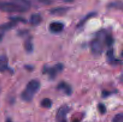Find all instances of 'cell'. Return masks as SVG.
Instances as JSON below:
<instances>
[{
	"label": "cell",
	"instance_id": "cell-1",
	"mask_svg": "<svg viewBox=\"0 0 123 122\" xmlns=\"http://www.w3.org/2000/svg\"><path fill=\"white\" fill-rule=\"evenodd\" d=\"M40 83L37 80H32L29 81L26 87L21 93V98L26 102H30L32 100L35 94L40 89Z\"/></svg>",
	"mask_w": 123,
	"mask_h": 122
},
{
	"label": "cell",
	"instance_id": "cell-2",
	"mask_svg": "<svg viewBox=\"0 0 123 122\" xmlns=\"http://www.w3.org/2000/svg\"><path fill=\"white\" fill-rule=\"evenodd\" d=\"M107 33L104 31L98 33L97 38L92 41L91 43V49L92 53L96 55H99L103 50V43Z\"/></svg>",
	"mask_w": 123,
	"mask_h": 122
},
{
	"label": "cell",
	"instance_id": "cell-3",
	"mask_svg": "<svg viewBox=\"0 0 123 122\" xmlns=\"http://www.w3.org/2000/svg\"><path fill=\"white\" fill-rule=\"evenodd\" d=\"M0 10L7 13H22L25 11L13 1H0Z\"/></svg>",
	"mask_w": 123,
	"mask_h": 122
},
{
	"label": "cell",
	"instance_id": "cell-4",
	"mask_svg": "<svg viewBox=\"0 0 123 122\" xmlns=\"http://www.w3.org/2000/svg\"><path fill=\"white\" fill-rule=\"evenodd\" d=\"M70 108L67 105L61 106L58 110L56 116V120L57 122H67V116L69 112Z\"/></svg>",
	"mask_w": 123,
	"mask_h": 122
},
{
	"label": "cell",
	"instance_id": "cell-5",
	"mask_svg": "<svg viewBox=\"0 0 123 122\" xmlns=\"http://www.w3.org/2000/svg\"><path fill=\"white\" fill-rule=\"evenodd\" d=\"M63 69V65L61 63L55 65L54 67L49 68V67H46L44 69V72L48 74L52 79L55 78L58 74Z\"/></svg>",
	"mask_w": 123,
	"mask_h": 122
},
{
	"label": "cell",
	"instance_id": "cell-6",
	"mask_svg": "<svg viewBox=\"0 0 123 122\" xmlns=\"http://www.w3.org/2000/svg\"><path fill=\"white\" fill-rule=\"evenodd\" d=\"M64 25L62 23L59 22H52L49 25V30L52 33H60L63 30Z\"/></svg>",
	"mask_w": 123,
	"mask_h": 122
},
{
	"label": "cell",
	"instance_id": "cell-7",
	"mask_svg": "<svg viewBox=\"0 0 123 122\" xmlns=\"http://www.w3.org/2000/svg\"><path fill=\"white\" fill-rule=\"evenodd\" d=\"M58 89L62 91L67 95H70L72 93V89L68 84L65 82H61L58 85Z\"/></svg>",
	"mask_w": 123,
	"mask_h": 122
},
{
	"label": "cell",
	"instance_id": "cell-8",
	"mask_svg": "<svg viewBox=\"0 0 123 122\" xmlns=\"http://www.w3.org/2000/svg\"><path fill=\"white\" fill-rule=\"evenodd\" d=\"M12 1L20 6L25 11L28 10L31 7V2L30 0H12Z\"/></svg>",
	"mask_w": 123,
	"mask_h": 122
},
{
	"label": "cell",
	"instance_id": "cell-9",
	"mask_svg": "<svg viewBox=\"0 0 123 122\" xmlns=\"http://www.w3.org/2000/svg\"><path fill=\"white\" fill-rule=\"evenodd\" d=\"M8 59L6 55H0V72L6 71L8 68Z\"/></svg>",
	"mask_w": 123,
	"mask_h": 122
},
{
	"label": "cell",
	"instance_id": "cell-10",
	"mask_svg": "<svg viewBox=\"0 0 123 122\" xmlns=\"http://www.w3.org/2000/svg\"><path fill=\"white\" fill-rule=\"evenodd\" d=\"M42 20V17L40 14L35 13V14H32L30 17V23L33 26H37L39 25Z\"/></svg>",
	"mask_w": 123,
	"mask_h": 122
},
{
	"label": "cell",
	"instance_id": "cell-11",
	"mask_svg": "<svg viewBox=\"0 0 123 122\" xmlns=\"http://www.w3.org/2000/svg\"><path fill=\"white\" fill-rule=\"evenodd\" d=\"M68 8L67 7H57L50 10V13L54 15H62L68 11Z\"/></svg>",
	"mask_w": 123,
	"mask_h": 122
},
{
	"label": "cell",
	"instance_id": "cell-12",
	"mask_svg": "<svg viewBox=\"0 0 123 122\" xmlns=\"http://www.w3.org/2000/svg\"><path fill=\"white\" fill-rule=\"evenodd\" d=\"M24 47L28 53L32 52L33 50V43L31 38H29L25 40L24 43Z\"/></svg>",
	"mask_w": 123,
	"mask_h": 122
},
{
	"label": "cell",
	"instance_id": "cell-13",
	"mask_svg": "<svg viewBox=\"0 0 123 122\" xmlns=\"http://www.w3.org/2000/svg\"><path fill=\"white\" fill-rule=\"evenodd\" d=\"M107 58H108V62L111 64H114L115 63L117 62V61L115 59L114 54V50L112 49H109L107 52Z\"/></svg>",
	"mask_w": 123,
	"mask_h": 122
},
{
	"label": "cell",
	"instance_id": "cell-14",
	"mask_svg": "<svg viewBox=\"0 0 123 122\" xmlns=\"http://www.w3.org/2000/svg\"><path fill=\"white\" fill-rule=\"evenodd\" d=\"M52 100L49 98H44L41 102V105L42 107L45 108H50L52 106Z\"/></svg>",
	"mask_w": 123,
	"mask_h": 122
},
{
	"label": "cell",
	"instance_id": "cell-15",
	"mask_svg": "<svg viewBox=\"0 0 123 122\" xmlns=\"http://www.w3.org/2000/svg\"><path fill=\"white\" fill-rule=\"evenodd\" d=\"M112 122H123V114L122 112L115 115L112 118Z\"/></svg>",
	"mask_w": 123,
	"mask_h": 122
},
{
	"label": "cell",
	"instance_id": "cell-16",
	"mask_svg": "<svg viewBox=\"0 0 123 122\" xmlns=\"http://www.w3.org/2000/svg\"><path fill=\"white\" fill-rule=\"evenodd\" d=\"M94 15V13H90V14H88V15L86 16V17L84 18V19H82V20L81 21H80V22H79V26H82V25H84V23H85V22H86V20H88V19H90V17H91L93 16Z\"/></svg>",
	"mask_w": 123,
	"mask_h": 122
},
{
	"label": "cell",
	"instance_id": "cell-17",
	"mask_svg": "<svg viewBox=\"0 0 123 122\" xmlns=\"http://www.w3.org/2000/svg\"><path fill=\"white\" fill-rule=\"evenodd\" d=\"M98 110H99L100 112L102 114H105L106 111V106H105L104 104H98Z\"/></svg>",
	"mask_w": 123,
	"mask_h": 122
},
{
	"label": "cell",
	"instance_id": "cell-18",
	"mask_svg": "<svg viewBox=\"0 0 123 122\" xmlns=\"http://www.w3.org/2000/svg\"><path fill=\"white\" fill-rule=\"evenodd\" d=\"M111 7H117L121 9L122 8V2H113L109 5Z\"/></svg>",
	"mask_w": 123,
	"mask_h": 122
},
{
	"label": "cell",
	"instance_id": "cell-19",
	"mask_svg": "<svg viewBox=\"0 0 123 122\" xmlns=\"http://www.w3.org/2000/svg\"><path fill=\"white\" fill-rule=\"evenodd\" d=\"M39 2L44 5H50L52 4V0H37Z\"/></svg>",
	"mask_w": 123,
	"mask_h": 122
},
{
	"label": "cell",
	"instance_id": "cell-20",
	"mask_svg": "<svg viewBox=\"0 0 123 122\" xmlns=\"http://www.w3.org/2000/svg\"><path fill=\"white\" fill-rule=\"evenodd\" d=\"M60 1L64 2H72L74 1V0H60Z\"/></svg>",
	"mask_w": 123,
	"mask_h": 122
},
{
	"label": "cell",
	"instance_id": "cell-21",
	"mask_svg": "<svg viewBox=\"0 0 123 122\" xmlns=\"http://www.w3.org/2000/svg\"><path fill=\"white\" fill-rule=\"evenodd\" d=\"M2 38H3V35H2L1 33H0V42L2 41Z\"/></svg>",
	"mask_w": 123,
	"mask_h": 122
},
{
	"label": "cell",
	"instance_id": "cell-22",
	"mask_svg": "<svg viewBox=\"0 0 123 122\" xmlns=\"http://www.w3.org/2000/svg\"><path fill=\"white\" fill-rule=\"evenodd\" d=\"M6 122H12V121L10 119V118H7V119L6 120Z\"/></svg>",
	"mask_w": 123,
	"mask_h": 122
}]
</instances>
